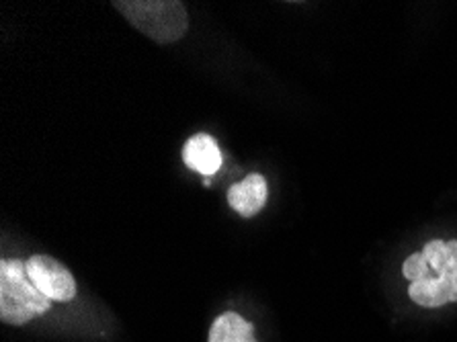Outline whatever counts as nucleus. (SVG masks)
I'll return each instance as SVG.
<instances>
[{
  "instance_id": "nucleus-1",
  "label": "nucleus",
  "mask_w": 457,
  "mask_h": 342,
  "mask_svg": "<svg viewBox=\"0 0 457 342\" xmlns=\"http://www.w3.org/2000/svg\"><path fill=\"white\" fill-rule=\"evenodd\" d=\"M408 296L420 308L457 302V240H431L403 264Z\"/></svg>"
},
{
  "instance_id": "nucleus-2",
  "label": "nucleus",
  "mask_w": 457,
  "mask_h": 342,
  "mask_svg": "<svg viewBox=\"0 0 457 342\" xmlns=\"http://www.w3.org/2000/svg\"><path fill=\"white\" fill-rule=\"evenodd\" d=\"M52 308L27 275V261L9 258L0 263V320L9 326H23Z\"/></svg>"
},
{
  "instance_id": "nucleus-3",
  "label": "nucleus",
  "mask_w": 457,
  "mask_h": 342,
  "mask_svg": "<svg viewBox=\"0 0 457 342\" xmlns=\"http://www.w3.org/2000/svg\"><path fill=\"white\" fill-rule=\"evenodd\" d=\"M113 6L156 44H172L187 33L189 17L179 0H115Z\"/></svg>"
},
{
  "instance_id": "nucleus-4",
  "label": "nucleus",
  "mask_w": 457,
  "mask_h": 342,
  "mask_svg": "<svg viewBox=\"0 0 457 342\" xmlns=\"http://www.w3.org/2000/svg\"><path fill=\"white\" fill-rule=\"evenodd\" d=\"M27 275L33 285L52 302H72L76 297V281L71 271L47 254H33L27 261Z\"/></svg>"
},
{
  "instance_id": "nucleus-5",
  "label": "nucleus",
  "mask_w": 457,
  "mask_h": 342,
  "mask_svg": "<svg viewBox=\"0 0 457 342\" xmlns=\"http://www.w3.org/2000/svg\"><path fill=\"white\" fill-rule=\"evenodd\" d=\"M267 197V180L259 172L248 174L245 180L232 185L230 191H228V204H230L234 212H238L242 218H254V215L265 207Z\"/></svg>"
},
{
  "instance_id": "nucleus-6",
  "label": "nucleus",
  "mask_w": 457,
  "mask_h": 342,
  "mask_svg": "<svg viewBox=\"0 0 457 342\" xmlns=\"http://www.w3.org/2000/svg\"><path fill=\"white\" fill-rule=\"evenodd\" d=\"M183 163L187 169L195 171L204 177H212L221 169V152L216 139L207 134H197L187 139L183 148Z\"/></svg>"
},
{
  "instance_id": "nucleus-7",
  "label": "nucleus",
  "mask_w": 457,
  "mask_h": 342,
  "mask_svg": "<svg viewBox=\"0 0 457 342\" xmlns=\"http://www.w3.org/2000/svg\"><path fill=\"white\" fill-rule=\"evenodd\" d=\"M207 342H259L254 338V326L237 312H226L216 318L210 328Z\"/></svg>"
}]
</instances>
